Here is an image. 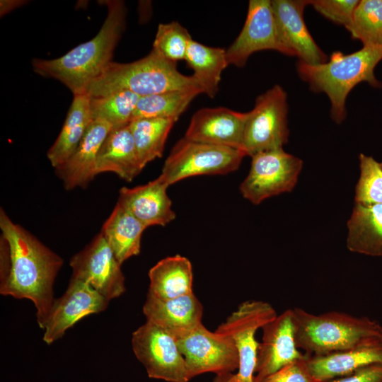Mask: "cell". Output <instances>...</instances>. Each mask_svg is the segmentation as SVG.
<instances>
[{"instance_id":"cell-4","label":"cell","mask_w":382,"mask_h":382,"mask_svg":"<svg viewBox=\"0 0 382 382\" xmlns=\"http://www.w3.org/2000/svg\"><path fill=\"white\" fill-rule=\"evenodd\" d=\"M199 90L197 79L184 75L177 63L170 62L152 50L144 57L129 63L112 62L86 90L91 98L120 91L146 96L170 91Z\"/></svg>"},{"instance_id":"cell-5","label":"cell","mask_w":382,"mask_h":382,"mask_svg":"<svg viewBox=\"0 0 382 382\" xmlns=\"http://www.w3.org/2000/svg\"><path fill=\"white\" fill-rule=\"evenodd\" d=\"M291 311L296 347L308 357L345 351L382 334V325L367 317L340 311L313 314L301 308Z\"/></svg>"},{"instance_id":"cell-8","label":"cell","mask_w":382,"mask_h":382,"mask_svg":"<svg viewBox=\"0 0 382 382\" xmlns=\"http://www.w3.org/2000/svg\"><path fill=\"white\" fill-rule=\"evenodd\" d=\"M277 316L270 303L260 300L247 301L217 328L216 331L232 338L238 355L237 372L218 376L217 382H254L259 345L255 333Z\"/></svg>"},{"instance_id":"cell-22","label":"cell","mask_w":382,"mask_h":382,"mask_svg":"<svg viewBox=\"0 0 382 382\" xmlns=\"http://www.w3.org/2000/svg\"><path fill=\"white\" fill-rule=\"evenodd\" d=\"M142 169L129 125L112 129L98 151L96 175L112 172L122 180L130 182Z\"/></svg>"},{"instance_id":"cell-36","label":"cell","mask_w":382,"mask_h":382,"mask_svg":"<svg viewBox=\"0 0 382 382\" xmlns=\"http://www.w3.org/2000/svg\"><path fill=\"white\" fill-rule=\"evenodd\" d=\"M320 382H382V364L366 366L350 374Z\"/></svg>"},{"instance_id":"cell-1","label":"cell","mask_w":382,"mask_h":382,"mask_svg":"<svg viewBox=\"0 0 382 382\" xmlns=\"http://www.w3.org/2000/svg\"><path fill=\"white\" fill-rule=\"evenodd\" d=\"M1 244L6 253L3 265L0 293L16 299L32 301L36 308L37 322L44 328L53 303V285L62 259L1 209ZM2 248V247H1Z\"/></svg>"},{"instance_id":"cell-19","label":"cell","mask_w":382,"mask_h":382,"mask_svg":"<svg viewBox=\"0 0 382 382\" xmlns=\"http://www.w3.org/2000/svg\"><path fill=\"white\" fill-rule=\"evenodd\" d=\"M112 129L110 124L103 120H93L76 150L55 168L66 190L86 187L94 178L98 151Z\"/></svg>"},{"instance_id":"cell-10","label":"cell","mask_w":382,"mask_h":382,"mask_svg":"<svg viewBox=\"0 0 382 382\" xmlns=\"http://www.w3.org/2000/svg\"><path fill=\"white\" fill-rule=\"evenodd\" d=\"M251 166L240 185L243 197L254 204L291 191L302 168V161L283 149L257 153L251 156Z\"/></svg>"},{"instance_id":"cell-34","label":"cell","mask_w":382,"mask_h":382,"mask_svg":"<svg viewBox=\"0 0 382 382\" xmlns=\"http://www.w3.org/2000/svg\"><path fill=\"white\" fill-rule=\"evenodd\" d=\"M357 0H311V5L316 11L331 21L347 26L352 21Z\"/></svg>"},{"instance_id":"cell-30","label":"cell","mask_w":382,"mask_h":382,"mask_svg":"<svg viewBox=\"0 0 382 382\" xmlns=\"http://www.w3.org/2000/svg\"><path fill=\"white\" fill-rule=\"evenodd\" d=\"M139 96L129 91H120L91 98L90 110L93 120L101 119L112 129L127 126L131 122Z\"/></svg>"},{"instance_id":"cell-3","label":"cell","mask_w":382,"mask_h":382,"mask_svg":"<svg viewBox=\"0 0 382 382\" xmlns=\"http://www.w3.org/2000/svg\"><path fill=\"white\" fill-rule=\"evenodd\" d=\"M382 60V45H363L358 51L332 53L328 61L308 64L299 61V76L317 93H324L330 101V115L337 123L347 115L346 100L355 86L366 82L374 88L381 86L374 69Z\"/></svg>"},{"instance_id":"cell-23","label":"cell","mask_w":382,"mask_h":382,"mask_svg":"<svg viewBox=\"0 0 382 382\" xmlns=\"http://www.w3.org/2000/svg\"><path fill=\"white\" fill-rule=\"evenodd\" d=\"M347 226V247L350 251L382 256V203H355Z\"/></svg>"},{"instance_id":"cell-20","label":"cell","mask_w":382,"mask_h":382,"mask_svg":"<svg viewBox=\"0 0 382 382\" xmlns=\"http://www.w3.org/2000/svg\"><path fill=\"white\" fill-rule=\"evenodd\" d=\"M143 313L146 321L162 328L175 337L202 324L203 307L194 293L166 299L148 293Z\"/></svg>"},{"instance_id":"cell-12","label":"cell","mask_w":382,"mask_h":382,"mask_svg":"<svg viewBox=\"0 0 382 382\" xmlns=\"http://www.w3.org/2000/svg\"><path fill=\"white\" fill-rule=\"evenodd\" d=\"M72 277L88 284L109 301L125 291L121 264L101 233L70 260Z\"/></svg>"},{"instance_id":"cell-25","label":"cell","mask_w":382,"mask_h":382,"mask_svg":"<svg viewBox=\"0 0 382 382\" xmlns=\"http://www.w3.org/2000/svg\"><path fill=\"white\" fill-rule=\"evenodd\" d=\"M149 294L159 299H172L193 293L190 261L180 255L165 257L149 272Z\"/></svg>"},{"instance_id":"cell-6","label":"cell","mask_w":382,"mask_h":382,"mask_svg":"<svg viewBox=\"0 0 382 382\" xmlns=\"http://www.w3.org/2000/svg\"><path fill=\"white\" fill-rule=\"evenodd\" d=\"M245 156L240 149L183 137L171 149L159 176L170 186L189 177L224 175L238 169Z\"/></svg>"},{"instance_id":"cell-2","label":"cell","mask_w":382,"mask_h":382,"mask_svg":"<svg viewBox=\"0 0 382 382\" xmlns=\"http://www.w3.org/2000/svg\"><path fill=\"white\" fill-rule=\"evenodd\" d=\"M104 2L108 15L97 35L59 58L33 59L35 73L59 81L74 95L86 92L88 85L112 62L114 50L125 28V3L118 0Z\"/></svg>"},{"instance_id":"cell-17","label":"cell","mask_w":382,"mask_h":382,"mask_svg":"<svg viewBox=\"0 0 382 382\" xmlns=\"http://www.w3.org/2000/svg\"><path fill=\"white\" fill-rule=\"evenodd\" d=\"M247 112L227 108H204L192 115L184 137L188 140L242 150Z\"/></svg>"},{"instance_id":"cell-33","label":"cell","mask_w":382,"mask_h":382,"mask_svg":"<svg viewBox=\"0 0 382 382\" xmlns=\"http://www.w3.org/2000/svg\"><path fill=\"white\" fill-rule=\"evenodd\" d=\"M360 177L355 190V203H382V166L373 157L359 155Z\"/></svg>"},{"instance_id":"cell-37","label":"cell","mask_w":382,"mask_h":382,"mask_svg":"<svg viewBox=\"0 0 382 382\" xmlns=\"http://www.w3.org/2000/svg\"><path fill=\"white\" fill-rule=\"evenodd\" d=\"M22 1H1V14L4 15L5 13L11 11L12 9L18 7L21 4H24Z\"/></svg>"},{"instance_id":"cell-9","label":"cell","mask_w":382,"mask_h":382,"mask_svg":"<svg viewBox=\"0 0 382 382\" xmlns=\"http://www.w3.org/2000/svg\"><path fill=\"white\" fill-rule=\"evenodd\" d=\"M132 345L149 378L167 382L190 380L175 337L162 328L146 321L132 333Z\"/></svg>"},{"instance_id":"cell-13","label":"cell","mask_w":382,"mask_h":382,"mask_svg":"<svg viewBox=\"0 0 382 382\" xmlns=\"http://www.w3.org/2000/svg\"><path fill=\"white\" fill-rule=\"evenodd\" d=\"M266 50L288 55L278 34L271 1L250 0L243 28L226 50L228 64L243 67L251 54Z\"/></svg>"},{"instance_id":"cell-32","label":"cell","mask_w":382,"mask_h":382,"mask_svg":"<svg viewBox=\"0 0 382 382\" xmlns=\"http://www.w3.org/2000/svg\"><path fill=\"white\" fill-rule=\"evenodd\" d=\"M192 40L188 30L178 22L160 23L154 40L153 50L166 59L177 63L185 60Z\"/></svg>"},{"instance_id":"cell-28","label":"cell","mask_w":382,"mask_h":382,"mask_svg":"<svg viewBox=\"0 0 382 382\" xmlns=\"http://www.w3.org/2000/svg\"><path fill=\"white\" fill-rule=\"evenodd\" d=\"M177 121L172 118H139L129 122V127L142 168L163 156L167 137Z\"/></svg>"},{"instance_id":"cell-24","label":"cell","mask_w":382,"mask_h":382,"mask_svg":"<svg viewBox=\"0 0 382 382\" xmlns=\"http://www.w3.org/2000/svg\"><path fill=\"white\" fill-rule=\"evenodd\" d=\"M90 100L86 93L74 95L62 128L47 151V158L54 168L73 154L93 121Z\"/></svg>"},{"instance_id":"cell-21","label":"cell","mask_w":382,"mask_h":382,"mask_svg":"<svg viewBox=\"0 0 382 382\" xmlns=\"http://www.w3.org/2000/svg\"><path fill=\"white\" fill-rule=\"evenodd\" d=\"M307 363L318 382L350 374L366 366L382 364V334L345 351L307 356Z\"/></svg>"},{"instance_id":"cell-16","label":"cell","mask_w":382,"mask_h":382,"mask_svg":"<svg viewBox=\"0 0 382 382\" xmlns=\"http://www.w3.org/2000/svg\"><path fill=\"white\" fill-rule=\"evenodd\" d=\"M257 352L254 382H259L289 363L303 358L296 347L291 309L265 324Z\"/></svg>"},{"instance_id":"cell-14","label":"cell","mask_w":382,"mask_h":382,"mask_svg":"<svg viewBox=\"0 0 382 382\" xmlns=\"http://www.w3.org/2000/svg\"><path fill=\"white\" fill-rule=\"evenodd\" d=\"M109 301L88 284L71 277L65 293L54 300L45 323L43 340L48 345L83 317L104 311Z\"/></svg>"},{"instance_id":"cell-35","label":"cell","mask_w":382,"mask_h":382,"mask_svg":"<svg viewBox=\"0 0 382 382\" xmlns=\"http://www.w3.org/2000/svg\"><path fill=\"white\" fill-rule=\"evenodd\" d=\"M259 382H318L311 374L307 356L283 366Z\"/></svg>"},{"instance_id":"cell-15","label":"cell","mask_w":382,"mask_h":382,"mask_svg":"<svg viewBox=\"0 0 382 382\" xmlns=\"http://www.w3.org/2000/svg\"><path fill=\"white\" fill-rule=\"evenodd\" d=\"M272 8L281 42L288 56H296L300 62L319 64L328 61L307 28L303 12L306 0H272Z\"/></svg>"},{"instance_id":"cell-27","label":"cell","mask_w":382,"mask_h":382,"mask_svg":"<svg viewBox=\"0 0 382 382\" xmlns=\"http://www.w3.org/2000/svg\"><path fill=\"white\" fill-rule=\"evenodd\" d=\"M185 61L193 70L203 93L214 98L219 89L222 71L228 65L226 50L190 41Z\"/></svg>"},{"instance_id":"cell-29","label":"cell","mask_w":382,"mask_h":382,"mask_svg":"<svg viewBox=\"0 0 382 382\" xmlns=\"http://www.w3.org/2000/svg\"><path fill=\"white\" fill-rule=\"evenodd\" d=\"M201 93L199 90H182L141 96L132 120L139 118L178 120L194 98Z\"/></svg>"},{"instance_id":"cell-26","label":"cell","mask_w":382,"mask_h":382,"mask_svg":"<svg viewBox=\"0 0 382 382\" xmlns=\"http://www.w3.org/2000/svg\"><path fill=\"white\" fill-rule=\"evenodd\" d=\"M146 228L127 209L117 202L101 233L122 265L140 253L141 239Z\"/></svg>"},{"instance_id":"cell-18","label":"cell","mask_w":382,"mask_h":382,"mask_svg":"<svg viewBox=\"0 0 382 382\" xmlns=\"http://www.w3.org/2000/svg\"><path fill=\"white\" fill-rule=\"evenodd\" d=\"M168 187L158 176L148 183L132 188L123 187L117 202L127 209L146 228L165 226L175 218Z\"/></svg>"},{"instance_id":"cell-31","label":"cell","mask_w":382,"mask_h":382,"mask_svg":"<svg viewBox=\"0 0 382 382\" xmlns=\"http://www.w3.org/2000/svg\"><path fill=\"white\" fill-rule=\"evenodd\" d=\"M345 28L363 45H382V0L359 1Z\"/></svg>"},{"instance_id":"cell-38","label":"cell","mask_w":382,"mask_h":382,"mask_svg":"<svg viewBox=\"0 0 382 382\" xmlns=\"http://www.w3.org/2000/svg\"><path fill=\"white\" fill-rule=\"evenodd\" d=\"M381 166H382V162L381 163Z\"/></svg>"},{"instance_id":"cell-11","label":"cell","mask_w":382,"mask_h":382,"mask_svg":"<svg viewBox=\"0 0 382 382\" xmlns=\"http://www.w3.org/2000/svg\"><path fill=\"white\" fill-rule=\"evenodd\" d=\"M175 339L190 379L209 372L226 375L238 367L235 343L224 333L212 332L202 324Z\"/></svg>"},{"instance_id":"cell-7","label":"cell","mask_w":382,"mask_h":382,"mask_svg":"<svg viewBox=\"0 0 382 382\" xmlns=\"http://www.w3.org/2000/svg\"><path fill=\"white\" fill-rule=\"evenodd\" d=\"M287 95L279 85H274L255 100L247 112L242 151L246 156L283 149L288 141Z\"/></svg>"}]
</instances>
